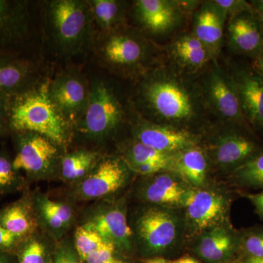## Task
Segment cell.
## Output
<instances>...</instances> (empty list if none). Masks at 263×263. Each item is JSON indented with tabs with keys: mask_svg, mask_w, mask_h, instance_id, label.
I'll list each match as a JSON object with an SVG mask.
<instances>
[{
	"mask_svg": "<svg viewBox=\"0 0 263 263\" xmlns=\"http://www.w3.org/2000/svg\"><path fill=\"white\" fill-rule=\"evenodd\" d=\"M0 226L22 238L39 230L33 207L32 191L29 187L18 200L0 209Z\"/></svg>",
	"mask_w": 263,
	"mask_h": 263,
	"instance_id": "d4e9b609",
	"label": "cell"
},
{
	"mask_svg": "<svg viewBox=\"0 0 263 263\" xmlns=\"http://www.w3.org/2000/svg\"><path fill=\"white\" fill-rule=\"evenodd\" d=\"M224 46L233 57L255 60L263 53V24L253 11L243 12L228 19Z\"/></svg>",
	"mask_w": 263,
	"mask_h": 263,
	"instance_id": "ffe728a7",
	"label": "cell"
},
{
	"mask_svg": "<svg viewBox=\"0 0 263 263\" xmlns=\"http://www.w3.org/2000/svg\"><path fill=\"white\" fill-rule=\"evenodd\" d=\"M164 58L175 70L181 75L197 79L212 60L209 49L190 29H186L163 45Z\"/></svg>",
	"mask_w": 263,
	"mask_h": 263,
	"instance_id": "ac0fdd59",
	"label": "cell"
},
{
	"mask_svg": "<svg viewBox=\"0 0 263 263\" xmlns=\"http://www.w3.org/2000/svg\"><path fill=\"white\" fill-rule=\"evenodd\" d=\"M193 251L205 263H224L233 260L239 252V232L230 223L217 227L197 237Z\"/></svg>",
	"mask_w": 263,
	"mask_h": 263,
	"instance_id": "cb8c5ba5",
	"label": "cell"
},
{
	"mask_svg": "<svg viewBox=\"0 0 263 263\" xmlns=\"http://www.w3.org/2000/svg\"><path fill=\"white\" fill-rule=\"evenodd\" d=\"M245 197L254 205L255 212L263 221V190L257 193H245Z\"/></svg>",
	"mask_w": 263,
	"mask_h": 263,
	"instance_id": "f35d334b",
	"label": "cell"
},
{
	"mask_svg": "<svg viewBox=\"0 0 263 263\" xmlns=\"http://www.w3.org/2000/svg\"><path fill=\"white\" fill-rule=\"evenodd\" d=\"M228 16L215 0L200 2L192 16L191 31L209 49L214 59H219L224 46Z\"/></svg>",
	"mask_w": 263,
	"mask_h": 263,
	"instance_id": "603a6c76",
	"label": "cell"
},
{
	"mask_svg": "<svg viewBox=\"0 0 263 263\" xmlns=\"http://www.w3.org/2000/svg\"><path fill=\"white\" fill-rule=\"evenodd\" d=\"M107 263H127V262H124V261H123L122 259H121L120 258H119V257H116V258L112 259V260H110V262H108Z\"/></svg>",
	"mask_w": 263,
	"mask_h": 263,
	"instance_id": "bcb514c9",
	"label": "cell"
},
{
	"mask_svg": "<svg viewBox=\"0 0 263 263\" xmlns=\"http://www.w3.org/2000/svg\"><path fill=\"white\" fill-rule=\"evenodd\" d=\"M216 4L226 11L228 19L243 12L253 11L249 1L245 0H215Z\"/></svg>",
	"mask_w": 263,
	"mask_h": 263,
	"instance_id": "d590c367",
	"label": "cell"
},
{
	"mask_svg": "<svg viewBox=\"0 0 263 263\" xmlns=\"http://www.w3.org/2000/svg\"><path fill=\"white\" fill-rule=\"evenodd\" d=\"M89 92L90 85L75 71H65L50 81L52 100L74 127L84 113Z\"/></svg>",
	"mask_w": 263,
	"mask_h": 263,
	"instance_id": "44dd1931",
	"label": "cell"
},
{
	"mask_svg": "<svg viewBox=\"0 0 263 263\" xmlns=\"http://www.w3.org/2000/svg\"><path fill=\"white\" fill-rule=\"evenodd\" d=\"M128 109L123 105L113 86L102 80L90 85L87 105L76 123L77 132L86 141L100 146L110 141L129 122Z\"/></svg>",
	"mask_w": 263,
	"mask_h": 263,
	"instance_id": "52a82bcc",
	"label": "cell"
},
{
	"mask_svg": "<svg viewBox=\"0 0 263 263\" xmlns=\"http://www.w3.org/2000/svg\"><path fill=\"white\" fill-rule=\"evenodd\" d=\"M210 166L206 152L200 144L174 154L172 171L190 187L200 188L207 186Z\"/></svg>",
	"mask_w": 263,
	"mask_h": 263,
	"instance_id": "484cf974",
	"label": "cell"
},
{
	"mask_svg": "<svg viewBox=\"0 0 263 263\" xmlns=\"http://www.w3.org/2000/svg\"><path fill=\"white\" fill-rule=\"evenodd\" d=\"M38 24L37 3L0 0V58L34 56Z\"/></svg>",
	"mask_w": 263,
	"mask_h": 263,
	"instance_id": "9c48e42d",
	"label": "cell"
},
{
	"mask_svg": "<svg viewBox=\"0 0 263 263\" xmlns=\"http://www.w3.org/2000/svg\"><path fill=\"white\" fill-rule=\"evenodd\" d=\"M167 263H200L194 257H180L179 259H174V260H170L167 259Z\"/></svg>",
	"mask_w": 263,
	"mask_h": 263,
	"instance_id": "7bdbcfd3",
	"label": "cell"
},
{
	"mask_svg": "<svg viewBox=\"0 0 263 263\" xmlns=\"http://www.w3.org/2000/svg\"><path fill=\"white\" fill-rule=\"evenodd\" d=\"M96 50L105 68L123 79L136 81L164 60L163 46L128 24L99 34Z\"/></svg>",
	"mask_w": 263,
	"mask_h": 263,
	"instance_id": "7a4b0ae2",
	"label": "cell"
},
{
	"mask_svg": "<svg viewBox=\"0 0 263 263\" xmlns=\"http://www.w3.org/2000/svg\"><path fill=\"white\" fill-rule=\"evenodd\" d=\"M24 238L0 226V251L2 252L15 255L17 248Z\"/></svg>",
	"mask_w": 263,
	"mask_h": 263,
	"instance_id": "8d00e7d4",
	"label": "cell"
},
{
	"mask_svg": "<svg viewBox=\"0 0 263 263\" xmlns=\"http://www.w3.org/2000/svg\"><path fill=\"white\" fill-rule=\"evenodd\" d=\"M43 15L46 37L60 56L75 57L92 41L94 27L87 1L46 2Z\"/></svg>",
	"mask_w": 263,
	"mask_h": 263,
	"instance_id": "5b68a950",
	"label": "cell"
},
{
	"mask_svg": "<svg viewBox=\"0 0 263 263\" xmlns=\"http://www.w3.org/2000/svg\"><path fill=\"white\" fill-rule=\"evenodd\" d=\"M51 263H84L76 252L72 238L66 237L57 243Z\"/></svg>",
	"mask_w": 263,
	"mask_h": 263,
	"instance_id": "e575fe53",
	"label": "cell"
},
{
	"mask_svg": "<svg viewBox=\"0 0 263 263\" xmlns=\"http://www.w3.org/2000/svg\"><path fill=\"white\" fill-rule=\"evenodd\" d=\"M72 241L76 252L83 262L100 251L113 247L115 248L110 242L100 234L98 230L86 223H79L76 226Z\"/></svg>",
	"mask_w": 263,
	"mask_h": 263,
	"instance_id": "4dcf8cb0",
	"label": "cell"
},
{
	"mask_svg": "<svg viewBox=\"0 0 263 263\" xmlns=\"http://www.w3.org/2000/svg\"><path fill=\"white\" fill-rule=\"evenodd\" d=\"M128 219L135 249L146 259L164 258L182 242L184 222L183 216L176 209L141 204L128 214Z\"/></svg>",
	"mask_w": 263,
	"mask_h": 263,
	"instance_id": "277c9868",
	"label": "cell"
},
{
	"mask_svg": "<svg viewBox=\"0 0 263 263\" xmlns=\"http://www.w3.org/2000/svg\"><path fill=\"white\" fill-rule=\"evenodd\" d=\"M192 187L174 171L141 176L134 190L135 197L141 204L169 209H182Z\"/></svg>",
	"mask_w": 263,
	"mask_h": 263,
	"instance_id": "e0dca14e",
	"label": "cell"
},
{
	"mask_svg": "<svg viewBox=\"0 0 263 263\" xmlns=\"http://www.w3.org/2000/svg\"><path fill=\"white\" fill-rule=\"evenodd\" d=\"M32 202L39 230L56 243L76 226L79 214L70 200H54L47 193L33 190Z\"/></svg>",
	"mask_w": 263,
	"mask_h": 263,
	"instance_id": "d6986e66",
	"label": "cell"
},
{
	"mask_svg": "<svg viewBox=\"0 0 263 263\" xmlns=\"http://www.w3.org/2000/svg\"><path fill=\"white\" fill-rule=\"evenodd\" d=\"M242 263H263V257H245Z\"/></svg>",
	"mask_w": 263,
	"mask_h": 263,
	"instance_id": "ee69618b",
	"label": "cell"
},
{
	"mask_svg": "<svg viewBox=\"0 0 263 263\" xmlns=\"http://www.w3.org/2000/svg\"><path fill=\"white\" fill-rule=\"evenodd\" d=\"M232 198L228 192L205 186L192 188L182 207L185 233L198 236L230 223Z\"/></svg>",
	"mask_w": 263,
	"mask_h": 263,
	"instance_id": "5bb4252c",
	"label": "cell"
},
{
	"mask_svg": "<svg viewBox=\"0 0 263 263\" xmlns=\"http://www.w3.org/2000/svg\"><path fill=\"white\" fill-rule=\"evenodd\" d=\"M132 138L162 153L174 155L200 144L201 133L151 122L135 111L129 105Z\"/></svg>",
	"mask_w": 263,
	"mask_h": 263,
	"instance_id": "2e32d148",
	"label": "cell"
},
{
	"mask_svg": "<svg viewBox=\"0 0 263 263\" xmlns=\"http://www.w3.org/2000/svg\"><path fill=\"white\" fill-rule=\"evenodd\" d=\"M224 263H242L241 261L240 260H235V259H233V260L229 261V262H227Z\"/></svg>",
	"mask_w": 263,
	"mask_h": 263,
	"instance_id": "7dc6e473",
	"label": "cell"
},
{
	"mask_svg": "<svg viewBox=\"0 0 263 263\" xmlns=\"http://www.w3.org/2000/svg\"><path fill=\"white\" fill-rule=\"evenodd\" d=\"M39 60L34 56L0 58V95L5 98L22 94L42 81Z\"/></svg>",
	"mask_w": 263,
	"mask_h": 263,
	"instance_id": "7402d4cb",
	"label": "cell"
},
{
	"mask_svg": "<svg viewBox=\"0 0 263 263\" xmlns=\"http://www.w3.org/2000/svg\"><path fill=\"white\" fill-rule=\"evenodd\" d=\"M14 146L13 167L24 173L29 183L58 179L60 160L65 148L49 138L32 132L10 134Z\"/></svg>",
	"mask_w": 263,
	"mask_h": 263,
	"instance_id": "30bf717a",
	"label": "cell"
},
{
	"mask_svg": "<svg viewBox=\"0 0 263 263\" xmlns=\"http://www.w3.org/2000/svg\"><path fill=\"white\" fill-rule=\"evenodd\" d=\"M128 214L126 197H110L85 208L81 213L80 223L89 224L98 230L115 247L118 254L129 255L136 249Z\"/></svg>",
	"mask_w": 263,
	"mask_h": 263,
	"instance_id": "4fadbf2b",
	"label": "cell"
},
{
	"mask_svg": "<svg viewBox=\"0 0 263 263\" xmlns=\"http://www.w3.org/2000/svg\"><path fill=\"white\" fill-rule=\"evenodd\" d=\"M197 81L214 122L251 128L243 115L234 81L219 59L212 60Z\"/></svg>",
	"mask_w": 263,
	"mask_h": 263,
	"instance_id": "8fae6325",
	"label": "cell"
},
{
	"mask_svg": "<svg viewBox=\"0 0 263 263\" xmlns=\"http://www.w3.org/2000/svg\"><path fill=\"white\" fill-rule=\"evenodd\" d=\"M119 156L127 164L132 172L141 166L152 162L171 160L174 157V155L162 153L133 138L120 146Z\"/></svg>",
	"mask_w": 263,
	"mask_h": 263,
	"instance_id": "f546056e",
	"label": "cell"
},
{
	"mask_svg": "<svg viewBox=\"0 0 263 263\" xmlns=\"http://www.w3.org/2000/svg\"><path fill=\"white\" fill-rule=\"evenodd\" d=\"M13 158L5 147L0 148V199L29 187L24 175L13 167Z\"/></svg>",
	"mask_w": 263,
	"mask_h": 263,
	"instance_id": "1f68e13d",
	"label": "cell"
},
{
	"mask_svg": "<svg viewBox=\"0 0 263 263\" xmlns=\"http://www.w3.org/2000/svg\"><path fill=\"white\" fill-rule=\"evenodd\" d=\"M249 62L254 70L263 78V53L255 60Z\"/></svg>",
	"mask_w": 263,
	"mask_h": 263,
	"instance_id": "60d3db41",
	"label": "cell"
},
{
	"mask_svg": "<svg viewBox=\"0 0 263 263\" xmlns=\"http://www.w3.org/2000/svg\"><path fill=\"white\" fill-rule=\"evenodd\" d=\"M57 243L39 230L22 240L15 256L18 263H51Z\"/></svg>",
	"mask_w": 263,
	"mask_h": 263,
	"instance_id": "f1b7e54d",
	"label": "cell"
},
{
	"mask_svg": "<svg viewBox=\"0 0 263 263\" xmlns=\"http://www.w3.org/2000/svg\"><path fill=\"white\" fill-rule=\"evenodd\" d=\"M93 26L100 34H107L127 25L129 3L119 0H89Z\"/></svg>",
	"mask_w": 263,
	"mask_h": 263,
	"instance_id": "83f0119b",
	"label": "cell"
},
{
	"mask_svg": "<svg viewBox=\"0 0 263 263\" xmlns=\"http://www.w3.org/2000/svg\"><path fill=\"white\" fill-rule=\"evenodd\" d=\"M234 186L245 190H263V151L230 174Z\"/></svg>",
	"mask_w": 263,
	"mask_h": 263,
	"instance_id": "d6a6232c",
	"label": "cell"
},
{
	"mask_svg": "<svg viewBox=\"0 0 263 263\" xmlns=\"http://www.w3.org/2000/svg\"><path fill=\"white\" fill-rule=\"evenodd\" d=\"M256 16L263 24V0H251L249 1Z\"/></svg>",
	"mask_w": 263,
	"mask_h": 263,
	"instance_id": "ab89813d",
	"label": "cell"
},
{
	"mask_svg": "<svg viewBox=\"0 0 263 263\" xmlns=\"http://www.w3.org/2000/svg\"><path fill=\"white\" fill-rule=\"evenodd\" d=\"M0 263H18L14 254L0 251Z\"/></svg>",
	"mask_w": 263,
	"mask_h": 263,
	"instance_id": "b9f144b4",
	"label": "cell"
},
{
	"mask_svg": "<svg viewBox=\"0 0 263 263\" xmlns=\"http://www.w3.org/2000/svg\"><path fill=\"white\" fill-rule=\"evenodd\" d=\"M129 105L147 120L195 133L213 122L197 79L181 75L165 58L136 81Z\"/></svg>",
	"mask_w": 263,
	"mask_h": 263,
	"instance_id": "6da1fadb",
	"label": "cell"
},
{
	"mask_svg": "<svg viewBox=\"0 0 263 263\" xmlns=\"http://www.w3.org/2000/svg\"><path fill=\"white\" fill-rule=\"evenodd\" d=\"M8 100L9 98L0 95V140H5L10 137Z\"/></svg>",
	"mask_w": 263,
	"mask_h": 263,
	"instance_id": "74e56055",
	"label": "cell"
},
{
	"mask_svg": "<svg viewBox=\"0 0 263 263\" xmlns=\"http://www.w3.org/2000/svg\"><path fill=\"white\" fill-rule=\"evenodd\" d=\"M50 80L8 100L10 134L32 132L49 138L67 150L75 127L62 115L49 94Z\"/></svg>",
	"mask_w": 263,
	"mask_h": 263,
	"instance_id": "3957f363",
	"label": "cell"
},
{
	"mask_svg": "<svg viewBox=\"0 0 263 263\" xmlns=\"http://www.w3.org/2000/svg\"><path fill=\"white\" fill-rule=\"evenodd\" d=\"M143 263H167V259L162 257H155V258L147 259Z\"/></svg>",
	"mask_w": 263,
	"mask_h": 263,
	"instance_id": "f6af8a7d",
	"label": "cell"
},
{
	"mask_svg": "<svg viewBox=\"0 0 263 263\" xmlns=\"http://www.w3.org/2000/svg\"><path fill=\"white\" fill-rule=\"evenodd\" d=\"M100 151L79 148L64 152L60 160L58 179L67 186L84 179L103 157Z\"/></svg>",
	"mask_w": 263,
	"mask_h": 263,
	"instance_id": "4316f807",
	"label": "cell"
},
{
	"mask_svg": "<svg viewBox=\"0 0 263 263\" xmlns=\"http://www.w3.org/2000/svg\"><path fill=\"white\" fill-rule=\"evenodd\" d=\"M239 252L245 257H263V226L239 232Z\"/></svg>",
	"mask_w": 263,
	"mask_h": 263,
	"instance_id": "836d02e7",
	"label": "cell"
},
{
	"mask_svg": "<svg viewBox=\"0 0 263 263\" xmlns=\"http://www.w3.org/2000/svg\"><path fill=\"white\" fill-rule=\"evenodd\" d=\"M224 63L236 86L246 120L263 141V78L245 59L227 57Z\"/></svg>",
	"mask_w": 263,
	"mask_h": 263,
	"instance_id": "9a60e30c",
	"label": "cell"
},
{
	"mask_svg": "<svg viewBox=\"0 0 263 263\" xmlns=\"http://www.w3.org/2000/svg\"><path fill=\"white\" fill-rule=\"evenodd\" d=\"M133 175L119 155H104L88 176L68 186L66 200L74 203L114 197L129 185Z\"/></svg>",
	"mask_w": 263,
	"mask_h": 263,
	"instance_id": "7c38bea8",
	"label": "cell"
},
{
	"mask_svg": "<svg viewBox=\"0 0 263 263\" xmlns=\"http://www.w3.org/2000/svg\"><path fill=\"white\" fill-rule=\"evenodd\" d=\"M197 0H136L129 14L134 27L151 41L160 45L168 43L185 29L200 4ZM165 43V44H166Z\"/></svg>",
	"mask_w": 263,
	"mask_h": 263,
	"instance_id": "ba28073f",
	"label": "cell"
},
{
	"mask_svg": "<svg viewBox=\"0 0 263 263\" xmlns=\"http://www.w3.org/2000/svg\"><path fill=\"white\" fill-rule=\"evenodd\" d=\"M200 146L211 164L229 174L263 151V141L251 128L217 122L202 132Z\"/></svg>",
	"mask_w": 263,
	"mask_h": 263,
	"instance_id": "8992f818",
	"label": "cell"
}]
</instances>
